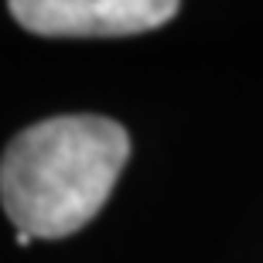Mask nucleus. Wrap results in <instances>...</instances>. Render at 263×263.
Segmentation results:
<instances>
[{
	"mask_svg": "<svg viewBox=\"0 0 263 263\" xmlns=\"http://www.w3.org/2000/svg\"><path fill=\"white\" fill-rule=\"evenodd\" d=\"M130 134L109 117H51L21 130L0 157V205L17 233L65 239L89 226L117 188Z\"/></svg>",
	"mask_w": 263,
	"mask_h": 263,
	"instance_id": "nucleus-1",
	"label": "nucleus"
},
{
	"mask_svg": "<svg viewBox=\"0 0 263 263\" xmlns=\"http://www.w3.org/2000/svg\"><path fill=\"white\" fill-rule=\"evenodd\" d=\"M21 28L41 38H123L144 34L175 17V0H14Z\"/></svg>",
	"mask_w": 263,
	"mask_h": 263,
	"instance_id": "nucleus-2",
	"label": "nucleus"
},
{
	"mask_svg": "<svg viewBox=\"0 0 263 263\" xmlns=\"http://www.w3.org/2000/svg\"><path fill=\"white\" fill-rule=\"evenodd\" d=\"M31 243H34V239H31L28 233H17V246H31Z\"/></svg>",
	"mask_w": 263,
	"mask_h": 263,
	"instance_id": "nucleus-3",
	"label": "nucleus"
}]
</instances>
